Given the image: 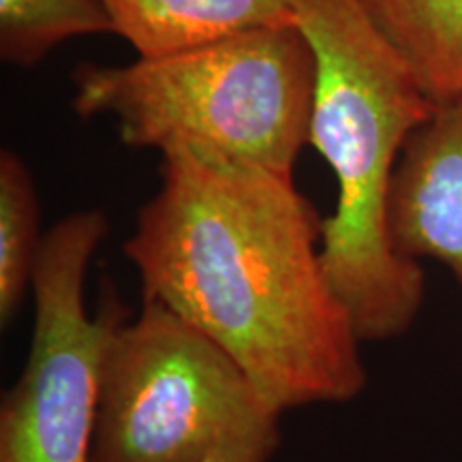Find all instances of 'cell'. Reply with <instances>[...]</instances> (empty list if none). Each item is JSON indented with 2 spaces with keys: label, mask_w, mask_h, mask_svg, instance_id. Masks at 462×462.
Wrapping results in <instances>:
<instances>
[{
  "label": "cell",
  "mask_w": 462,
  "mask_h": 462,
  "mask_svg": "<svg viewBox=\"0 0 462 462\" xmlns=\"http://www.w3.org/2000/svg\"><path fill=\"white\" fill-rule=\"evenodd\" d=\"M159 176L123 245L142 298L215 340L282 413L360 396L362 340L296 180L189 157H163Z\"/></svg>",
  "instance_id": "6da1fadb"
},
{
  "label": "cell",
  "mask_w": 462,
  "mask_h": 462,
  "mask_svg": "<svg viewBox=\"0 0 462 462\" xmlns=\"http://www.w3.org/2000/svg\"><path fill=\"white\" fill-rule=\"evenodd\" d=\"M291 3L315 54L309 143L338 189L321 263L362 343H385L424 309V270L392 245L388 198L404 143L435 106L362 0Z\"/></svg>",
  "instance_id": "7a4b0ae2"
},
{
  "label": "cell",
  "mask_w": 462,
  "mask_h": 462,
  "mask_svg": "<svg viewBox=\"0 0 462 462\" xmlns=\"http://www.w3.org/2000/svg\"><path fill=\"white\" fill-rule=\"evenodd\" d=\"M82 120L112 116L120 140L161 157L291 176L309 146L315 54L302 28H259L126 65L71 73Z\"/></svg>",
  "instance_id": "3957f363"
},
{
  "label": "cell",
  "mask_w": 462,
  "mask_h": 462,
  "mask_svg": "<svg viewBox=\"0 0 462 462\" xmlns=\"http://www.w3.org/2000/svg\"><path fill=\"white\" fill-rule=\"evenodd\" d=\"M281 415L215 340L142 298L109 323L99 366L92 462H208L234 454L270 462Z\"/></svg>",
  "instance_id": "277c9868"
},
{
  "label": "cell",
  "mask_w": 462,
  "mask_h": 462,
  "mask_svg": "<svg viewBox=\"0 0 462 462\" xmlns=\"http://www.w3.org/2000/svg\"><path fill=\"white\" fill-rule=\"evenodd\" d=\"M109 234L101 210H79L43 234L34 270V326L26 364L0 402V462H92L99 366L120 300L92 317L86 274Z\"/></svg>",
  "instance_id": "5b68a950"
},
{
  "label": "cell",
  "mask_w": 462,
  "mask_h": 462,
  "mask_svg": "<svg viewBox=\"0 0 462 462\" xmlns=\"http://www.w3.org/2000/svg\"><path fill=\"white\" fill-rule=\"evenodd\" d=\"M392 245L443 263L462 285V97L437 103L404 143L388 198Z\"/></svg>",
  "instance_id": "8992f818"
},
{
  "label": "cell",
  "mask_w": 462,
  "mask_h": 462,
  "mask_svg": "<svg viewBox=\"0 0 462 462\" xmlns=\"http://www.w3.org/2000/svg\"><path fill=\"white\" fill-rule=\"evenodd\" d=\"M137 56H163L259 28L298 26L291 0H107Z\"/></svg>",
  "instance_id": "52a82bcc"
},
{
  "label": "cell",
  "mask_w": 462,
  "mask_h": 462,
  "mask_svg": "<svg viewBox=\"0 0 462 462\" xmlns=\"http://www.w3.org/2000/svg\"><path fill=\"white\" fill-rule=\"evenodd\" d=\"M432 106L462 97V0H362Z\"/></svg>",
  "instance_id": "ba28073f"
},
{
  "label": "cell",
  "mask_w": 462,
  "mask_h": 462,
  "mask_svg": "<svg viewBox=\"0 0 462 462\" xmlns=\"http://www.w3.org/2000/svg\"><path fill=\"white\" fill-rule=\"evenodd\" d=\"M43 236L32 173L15 150H0V326H14L32 293Z\"/></svg>",
  "instance_id": "9c48e42d"
},
{
  "label": "cell",
  "mask_w": 462,
  "mask_h": 462,
  "mask_svg": "<svg viewBox=\"0 0 462 462\" xmlns=\"http://www.w3.org/2000/svg\"><path fill=\"white\" fill-rule=\"evenodd\" d=\"M116 34L107 0H0V60L32 69L69 39Z\"/></svg>",
  "instance_id": "30bf717a"
},
{
  "label": "cell",
  "mask_w": 462,
  "mask_h": 462,
  "mask_svg": "<svg viewBox=\"0 0 462 462\" xmlns=\"http://www.w3.org/2000/svg\"><path fill=\"white\" fill-rule=\"evenodd\" d=\"M208 462H251V460L240 458V456H234V454H223V456H215V458H210Z\"/></svg>",
  "instance_id": "8fae6325"
}]
</instances>
